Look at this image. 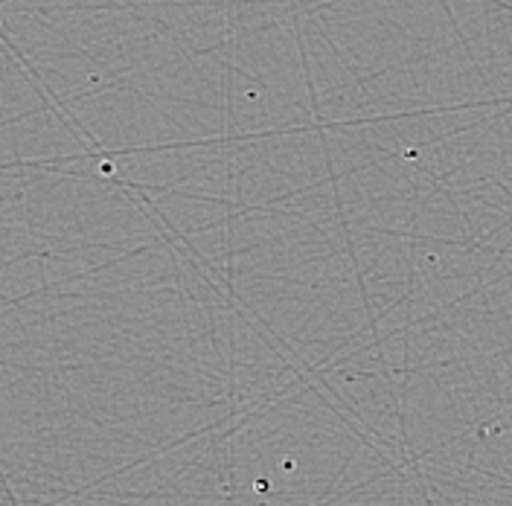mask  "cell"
I'll return each mask as SVG.
<instances>
[]
</instances>
